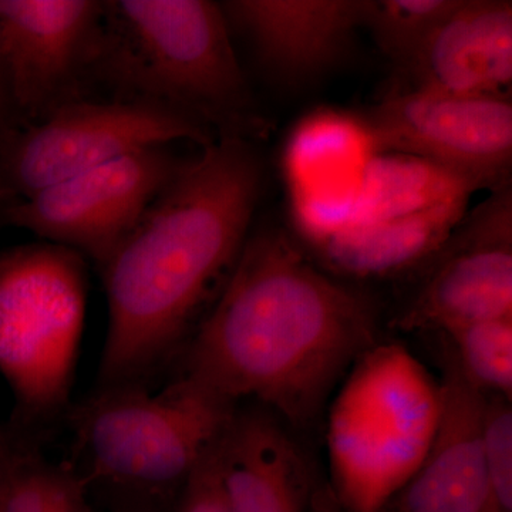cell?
<instances>
[{
    "instance_id": "7c38bea8",
    "label": "cell",
    "mask_w": 512,
    "mask_h": 512,
    "mask_svg": "<svg viewBox=\"0 0 512 512\" xmlns=\"http://www.w3.org/2000/svg\"><path fill=\"white\" fill-rule=\"evenodd\" d=\"M376 156L375 138L363 117L320 109L293 128L282 168L295 227L313 247L352 224Z\"/></svg>"
},
{
    "instance_id": "ffe728a7",
    "label": "cell",
    "mask_w": 512,
    "mask_h": 512,
    "mask_svg": "<svg viewBox=\"0 0 512 512\" xmlns=\"http://www.w3.org/2000/svg\"><path fill=\"white\" fill-rule=\"evenodd\" d=\"M460 0H365L363 28L399 70L412 62Z\"/></svg>"
},
{
    "instance_id": "5bb4252c",
    "label": "cell",
    "mask_w": 512,
    "mask_h": 512,
    "mask_svg": "<svg viewBox=\"0 0 512 512\" xmlns=\"http://www.w3.org/2000/svg\"><path fill=\"white\" fill-rule=\"evenodd\" d=\"M400 72L402 89L510 97L512 3L460 0Z\"/></svg>"
},
{
    "instance_id": "6da1fadb",
    "label": "cell",
    "mask_w": 512,
    "mask_h": 512,
    "mask_svg": "<svg viewBox=\"0 0 512 512\" xmlns=\"http://www.w3.org/2000/svg\"><path fill=\"white\" fill-rule=\"evenodd\" d=\"M377 325L367 296L316 268L285 232L265 229L245 242L180 357L181 376L311 429L376 345Z\"/></svg>"
},
{
    "instance_id": "e0dca14e",
    "label": "cell",
    "mask_w": 512,
    "mask_h": 512,
    "mask_svg": "<svg viewBox=\"0 0 512 512\" xmlns=\"http://www.w3.org/2000/svg\"><path fill=\"white\" fill-rule=\"evenodd\" d=\"M468 201L352 225L316 245L325 264L340 274L393 276L430 261L467 212Z\"/></svg>"
},
{
    "instance_id": "484cf974",
    "label": "cell",
    "mask_w": 512,
    "mask_h": 512,
    "mask_svg": "<svg viewBox=\"0 0 512 512\" xmlns=\"http://www.w3.org/2000/svg\"><path fill=\"white\" fill-rule=\"evenodd\" d=\"M19 120L10 96L8 79H6L5 67L0 56V148L5 146L16 131L19 130Z\"/></svg>"
},
{
    "instance_id": "3957f363",
    "label": "cell",
    "mask_w": 512,
    "mask_h": 512,
    "mask_svg": "<svg viewBox=\"0 0 512 512\" xmlns=\"http://www.w3.org/2000/svg\"><path fill=\"white\" fill-rule=\"evenodd\" d=\"M221 5L207 0L103 2L96 72L120 101L171 111L221 137L268 133L229 37Z\"/></svg>"
},
{
    "instance_id": "2e32d148",
    "label": "cell",
    "mask_w": 512,
    "mask_h": 512,
    "mask_svg": "<svg viewBox=\"0 0 512 512\" xmlns=\"http://www.w3.org/2000/svg\"><path fill=\"white\" fill-rule=\"evenodd\" d=\"M218 450L231 512H308L315 491L308 464L274 413L239 404Z\"/></svg>"
},
{
    "instance_id": "4fadbf2b",
    "label": "cell",
    "mask_w": 512,
    "mask_h": 512,
    "mask_svg": "<svg viewBox=\"0 0 512 512\" xmlns=\"http://www.w3.org/2000/svg\"><path fill=\"white\" fill-rule=\"evenodd\" d=\"M221 6L266 69L288 84L313 82L333 69L365 15V0H234Z\"/></svg>"
},
{
    "instance_id": "cb8c5ba5",
    "label": "cell",
    "mask_w": 512,
    "mask_h": 512,
    "mask_svg": "<svg viewBox=\"0 0 512 512\" xmlns=\"http://www.w3.org/2000/svg\"><path fill=\"white\" fill-rule=\"evenodd\" d=\"M40 457L39 434L36 430L12 420L0 426V490L10 478Z\"/></svg>"
},
{
    "instance_id": "7402d4cb",
    "label": "cell",
    "mask_w": 512,
    "mask_h": 512,
    "mask_svg": "<svg viewBox=\"0 0 512 512\" xmlns=\"http://www.w3.org/2000/svg\"><path fill=\"white\" fill-rule=\"evenodd\" d=\"M218 444L220 440L192 470L168 512H231L222 481Z\"/></svg>"
},
{
    "instance_id": "277c9868",
    "label": "cell",
    "mask_w": 512,
    "mask_h": 512,
    "mask_svg": "<svg viewBox=\"0 0 512 512\" xmlns=\"http://www.w3.org/2000/svg\"><path fill=\"white\" fill-rule=\"evenodd\" d=\"M229 402L190 377L161 392L146 386L97 389L70 410L87 474L110 497L170 511L178 491L234 417Z\"/></svg>"
},
{
    "instance_id": "8fae6325",
    "label": "cell",
    "mask_w": 512,
    "mask_h": 512,
    "mask_svg": "<svg viewBox=\"0 0 512 512\" xmlns=\"http://www.w3.org/2000/svg\"><path fill=\"white\" fill-rule=\"evenodd\" d=\"M103 2L0 0V56L22 127L79 101L99 53Z\"/></svg>"
},
{
    "instance_id": "83f0119b",
    "label": "cell",
    "mask_w": 512,
    "mask_h": 512,
    "mask_svg": "<svg viewBox=\"0 0 512 512\" xmlns=\"http://www.w3.org/2000/svg\"><path fill=\"white\" fill-rule=\"evenodd\" d=\"M109 504L111 512H163L153 507V505L130 500V498H109Z\"/></svg>"
},
{
    "instance_id": "7a4b0ae2",
    "label": "cell",
    "mask_w": 512,
    "mask_h": 512,
    "mask_svg": "<svg viewBox=\"0 0 512 512\" xmlns=\"http://www.w3.org/2000/svg\"><path fill=\"white\" fill-rule=\"evenodd\" d=\"M261 184L249 141H212L100 266L109 328L97 389L148 387L180 360L237 264Z\"/></svg>"
},
{
    "instance_id": "603a6c76",
    "label": "cell",
    "mask_w": 512,
    "mask_h": 512,
    "mask_svg": "<svg viewBox=\"0 0 512 512\" xmlns=\"http://www.w3.org/2000/svg\"><path fill=\"white\" fill-rule=\"evenodd\" d=\"M52 473L42 456L29 461L0 490V512H47Z\"/></svg>"
},
{
    "instance_id": "9c48e42d",
    "label": "cell",
    "mask_w": 512,
    "mask_h": 512,
    "mask_svg": "<svg viewBox=\"0 0 512 512\" xmlns=\"http://www.w3.org/2000/svg\"><path fill=\"white\" fill-rule=\"evenodd\" d=\"M183 165L167 146L146 148L10 202L2 215L100 268Z\"/></svg>"
},
{
    "instance_id": "d4e9b609",
    "label": "cell",
    "mask_w": 512,
    "mask_h": 512,
    "mask_svg": "<svg viewBox=\"0 0 512 512\" xmlns=\"http://www.w3.org/2000/svg\"><path fill=\"white\" fill-rule=\"evenodd\" d=\"M47 512H96L86 483L72 468L53 466Z\"/></svg>"
},
{
    "instance_id": "ac0fdd59",
    "label": "cell",
    "mask_w": 512,
    "mask_h": 512,
    "mask_svg": "<svg viewBox=\"0 0 512 512\" xmlns=\"http://www.w3.org/2000/svg\"><path fill=\"white\" fill-rule=\"evenodd\" d=\"M476 191L474 185L430 161L404 154H377L349 227L468 201Z\"/></svg>"
},
{
    "instance_id": "ba28073f",
    "label": "cell",
    "mask_w": 512,
    "mask_h": 512,
    "mask_svg": "<svg viewBox=\"0 0 512 512\" xmlns=\"http://www.w3.org/2000/svg\"><path fill=\"white\" fill-rule=\"evenodd\" d=\"M377 154H404L450 171L476 190L511 184V97L399 89L363 117Z\"/></svg>"
},
{
    "instance_id": "9a60e30c",
    "label": "cell",
    "mask_w": 512,
    "mask_h": 512,
    "mask_svg": "<svg viewBox=\"0 0 512 512\" xmlns=\"http://www.w3.org/2000/svg\"><path fill=\"white\" fill-rule=\"evenodd\" d=\"M440 383L441 417L429 453L380 512H490L481 450L485 396L447 360Z\"/></svg>"
},
{
    "instance_id": "52a82bcc",
    "label": "cell",
    "mask_w": 512,
    "mask_h": 512,
    "mask_svg": "<svg viewBox=\"0 0 512 512\" xmlns=\"http://www.w3.org/2000/svg\"><path fill=\"white\" fill-rule=\"evenodd\" d=\"M178 140L202 147L214 141L205 128L150 104L73 101L16 131L0 148V200H26L127 154Z\"/></svg>"
},
{
    "instance_id": "44dd1931",
    "label": "cell",
    "mask_w": 512,
    "mask_h": 512,
    "mask_svg": "<svg viewBox=\"0 0 512 512\" xmlns=\"http://www.w3.org/2000/svg\"><path fill=\"white\" fill-rule=\"evenodd\" d=\"M481 450L490 512H512V403L485 396Z\"/></svg>"
},
{
    "instance_id": "8992f818",
    "label": "cell",
    "mask_w": 512,
    "mask_h": 512,
    "mask_svg": "<svg viewBox=\"0 0 512 512\" xmlns=\"http://www.w3.org/2000/svg\"><path fill=\"white\" fill-rule=\"evenodd\" d=\"M82 255L43 242L0 255V375L15 421L39 431L67 412L86 318Z\"/></svg>"
},
{
    "instance_id": "4316f807",
    "label": "cell",
    "mask_w": 512,
    "mask_h": 512,
    "mask_svg": "<svg viewBox=\"0 0 512 512\" xmlns=\"http://www.w3.org/2000/svg\"><path fill=\"white\" fill-rule=\"evenodd\" d=\"M308 512H348L339 501L336 500L335 495L328 485L325 487L315 488L312 494L311 504H309Z\"/></svg>"
},
{
    "instance_id": "30bf717a",
    "label": "cell",
    "mask_w": 512,
    "mask_h": 512,
    "mask_svg": "<svg viewBox=\"0 0 512 512\" xmlns=\"http://www.w3.org/2000/svg\"><path fill=\"white\" fill-rule=\"evenodd\" d=\"M419 291L397 316L402 332H437L512 318V188L466 212L430 259Z\"/></svg>"
},
{
    "instance_id": "5b68a950",
    "label": "cell",
    "mask_w": 512,
    "mask_h": 512,
    "mask_svg": "<svg viewBox=\"0 0 512 512\" xmlns=\"http://www.w3.org/2000/svg\"><path fill=\"white\" fill-rule=\"evenodd\" d=\"M441 383L399 343L350 367L326 424L330 484L348 512H380L414 476L436 436Z\"/></svg>"
},
{
    "instance_id": "d6986e66",
    "label": "cell",
    "mask_w": 512,
    "mask_h": 512,
    "mask_svg": "<svg viewBox=\"0 0 512 512\" xmlns=\"http://www.w3.org/2000/svg\"><path fill=\"white\" fill-rule=\"evenodd\" d=\"M448 363L484 396L512 399V318L471 323L443 333Z\"/></svg>"
}]
</instances>
